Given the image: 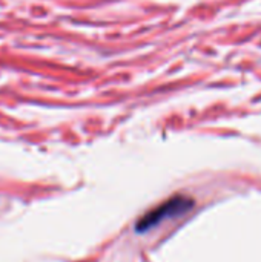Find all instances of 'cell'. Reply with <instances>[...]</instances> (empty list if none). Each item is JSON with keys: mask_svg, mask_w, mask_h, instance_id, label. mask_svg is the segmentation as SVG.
<instances>
[{"mask_svg": "<svg viewBox=\"0 0 261 262\" xmlns=\"http://www.w3.org/2000/svg\"><path fill=\"white\" fill-rule=\"evenodd\" d=\"M191 207H192V200H189L186 196H182V195L174 196V198L162 203L160 206H157L149 213H146L140 220V223L137 224V230L145 232V230H148L151 227H155L157 224H160L165 220H169L172 216L186 213Z\"/></svg>", "mask_w": 261, "mask_h": 262, "instance_id": "6da1fadb", "label": "cell"}]
</instances>
